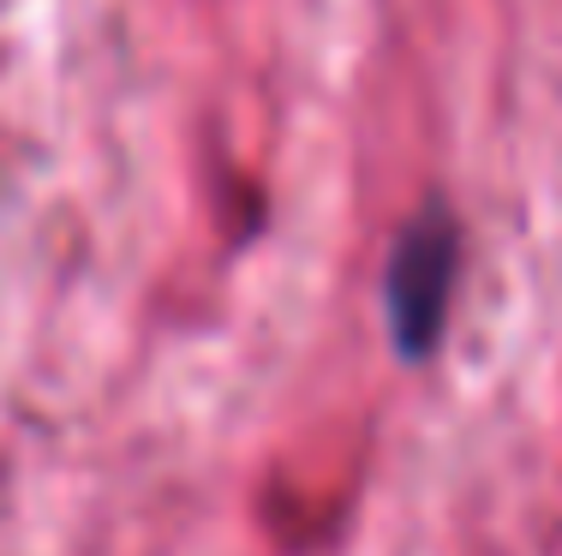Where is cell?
<instances>
[{
	"label": "cell",
	"instance_id": "1",
	"mask_svg": "<svg viewBox=\"0 0 562 556\" xmlns=\"http://www.w3.org/2000/svg\"><path fill=\"white\" fill-rule=\"evenodd\" d=\"M454 270H461V228L443 204H425L401 228L390 263H383V324H390V341L407 365L443 348Z\"/></svg>",
	"mask_w": 562,
	"mask_h": 556
}]
</instances>
